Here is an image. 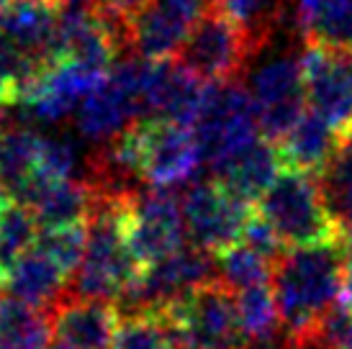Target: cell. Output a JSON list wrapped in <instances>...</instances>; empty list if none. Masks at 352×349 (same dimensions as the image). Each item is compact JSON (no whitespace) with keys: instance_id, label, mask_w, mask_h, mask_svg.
<instances>
[{"instance_id":"cell-25","label":"cell","mask_w":352,"mask_h":349,"mask_svg":"<svg viewBox=\"0 0 352 349\" xmlns=\"http://www.w3.org/2000/svg\"><path fill=\"white\" fill-rule=\"evenodd\" d=\"M234 303H236V321H239L242 339L245 341L278 339L280 316H278L273 288L267 282L234 293Z\"/></svg>"},{"instance_id":"cell-33","label":"cell","mask_w":352,"mask_h":349,"mask_svg":"<svg viewBox=\"0 0 352 349\" xmlns=\"http://www.w3.org/2000/svg\"><path fill=\"white\" fill-rule=\"evenodd\" d=\"M340 303L347 306L352 311V254L347 264H344V278H342V295H340Z\"/></svg>"},{"instance_id":"cell-35","label":"cell","mask_w":352,"mask_h":349,"mask_svg":"<svg viewBox=\"0 0 352 349\" xmlns=\"http://www.w3.org/2000/svg\"><path fill=\"white\" fill-rule=\"evenodd\" d=\"M177 3H186V5H190V8H196V10H206L211 0H177Z\"/></svg>"},{"instance_id":"cell-40","label":"cell","mask_w":352,"mask_h":349,"mask_svg":"<svg viewBox=\"0 0 352 349\" xmlns=\"http://www.w3.org/2000/svg\"><path fill=\"white\" fill-rule=\"evenodd\" d=\"M177 349H201V347H193V344H180Z\"/></svg>"},{"instance_id":"cell-21","label":"cell","mask_w":352,"mask_h":349,"mask_svg":"<svg viewBox=\"0 0 352 349\" xmlns=\"http://www.w3.org/2000/svg\"><path fill=\"white\" fill-rule=\"evenodd\" d=\"M23 205H29L41 229L75 226V223L88 221L90 205H93V190L88 183H78V180L44 183L31 190Z\"/></svg>"},{"instance_id":"cell-19","label":"cell","mask_w":352,"mask_h":349,"mask_svg":"<svg viewBox=\"0 0 352 349\" xmlns=\"http://www.w3.org/2000/svg\"><path fill=\"white\" fill-rule=\"evenodd\" d=\"M44 134L26 124H8L0 136V188L13 203L23 198L36 183Z\"/></svg>"},{"instance_id":"cell-17","label":"cell","mask_w":352,"mask_h":349,"mask_svg":"<svg viewBox=\"0 0 352 349\" xmlns=\"http://www.w3.org/2000/svg\"><path fill=\"white\" fill-rule=\"evenodd\" d=\"M65 282L67 272L34 244L29 252L10 264V270L0 280V288L10 298L50 313L52 306L67 293Z\"/></svg>"},{"instance_id":"cell-10","label":"cell","mask_w":352,"mask_h":349,"mask_svg":"<svg viewBox=\"0 0 352 349\" xmlns=\"http://www.w3.org/2000/svg\"><path fill=\"white\" fill-rule=\"evenodd\" d=\"M186 232L193 247L219 254L242 239L247 223L252 218L250 203L236 198L219 180L193 183L180 195Z\"/></svg>"},{"instance_id":"cell-34","label":"cell","mask_w":352,"mask_h":349,"mask_svg":"<svg viewBox=\"0 0 352 349\" xmlns=\"http://www.w3.org/2000/svg\"><path fill=\"white\" fill-rule=\"evenodd\" d=\"M319 3H322V0H294V5H296V21L301 23V21L306 19V16H309V13H311V10L316 8Z\"/></svg>"},{"instance_id":"cell-1","label":"cell","mask_w":352,"mask_h":349,"mask_svg":"<svg viewBox=\"0 0 352 349\" xmlns=\"http://www.w3.org/2000/svg\"><path fill=\"white\" fill-rule=\"evenodd\" d=\"M350 252L340 239L291 247L273 264V295L288 349L309 347L324 316L340 303Z\"/></svg>"},{"instance_id":"cell-39","label":"cell","mask_w":352,"mask_h":349,"mask_svg":"<svg viewBox=\"0 0 352 349\" xmlns=\"http://www.w3.org/2000/svg\"><path fill=\"white\" fill-rule=\"evenodd\" d=\"M6 126H8V124L3 121V111H0V136H3V131H6Z\"/></svg>"},{"instance_id":"cell-9","label":"cell","mask_w":352,"mask_h":349,"mask_svg":"<svg viewBox=\"0 0 352 349\" xmlns=\"http://www.w3.org/2000/svg\"><path fill=\"white\" fill-rule=\"evenodd\" d=\"M162 313L175 331L177 347L193 344L201 349H236L245 344L236 321L234 293L219 280L167 306Z\"/></svg>"},{"instance_id":"cell-3","label":"cell","mask_w":352,"mask_h":349,"mask_svg":"<svg viewBox=\"0 0 352 349\" xmlns=\"http://www.w3.org/2000/svg\"><path fill=\"white\" fill-rule=\"evenodd\" d=\"M263 49L265 44L252 31L236 23L224 10L208 5L175 59L180 67H186L206 85H224L242 78Z\"/></svg>"},{"instance_id":"cell-11","label":"cell","mask_w":352,"mask_h":349,"mask_svg":"<svg viewBox=\"0 0 352 349\" xmlns=\"http://www.w3.org/2000/svg\"><path fill=\"white\" fill-rule=\"evenodd\" d=\"M126 232L142 267L183 249L188 239L180 195L170 188H142L129 201Z\"/></svg>"},{"instance_id":"cell-15","label":"cell","mask_w":352,"mask_h":349,"mask_svg":"<svg viewBox=\"0 0 352 349\" xmlns=\"http://www.w3.org/2000/svg\"><path fill=\"white\" fill-rule=\"evenodd\" d=\"M103 75L88 72L72 62H57L41 75L31 90L23 95L19 106L29 113V118L41 124H57L67 116L78 113L82 100L93 93Z\"/></svg>"},{"instance_id":"cell-28","label":"cell","mask_w":352,"mask_h":349,"mask_svg":"<svg viewBox=\"0 0 352 349\" xmlns=\"http://www.w3.org/2000/svg\"><path fill=\"white\" fill-rule=\"evenodd\" d=\"M39 232L41 226L29 205L10 201L0 218V280L10 270V264L36 244Z\"/></svg>"},{"instance_id":"cell-16","label":"cell","mask_w":352,"mask_h":349,"mask_svg":"<svg viewBox=\"0 0 352 349\" xmlns=\"http://www.w3.org/2000/svg\"><path fill=\"white\" fill-rule=\"evenodd\" d=\"M52 341L67 349H111L116 334V311L106 301L65 293L50 308Z\"/></svg>"},{"instance_id":"cell-26","label":"cell","mask_w":352,"mask_h":349,"mask_svg":"<svg viewBox=\"0 0 352 349\" xmlns=\"http://www.w3.org/2000/svg\"><path fill=\"white\" fill-rule=\"evenodd\" d=\"M111 349H177V337L162 311L124 313Z\"/></svg>"},{"instance_id":"cell-30","label":"cell","mask_w":352,"mask_h":349,"mask_svg":"<svg viewBox=\"0 0 352 349\" xmlns=\"http://www.w3.org/2000/svg\"><path fill=\"white\" fill-rule=\"evenodd\" d=\"M85 239H88V229L85 223H75V226H54V229H41L36 247L54 260L62 270L72 275L78 270L82 252H85Z\"/></svg>"},{"instance_id":"cell-24","label":"cell","mask_w":352,"mask_h":349,"mask_svg":"<svg viewBox=\"0 0 352 349\" xmlns=\"http://www.w3.org/2000/svg\"><path fill=\"white\" fill-rule=\"evenodd\" d=\"M303 39L309 44L350 52L352 49V0H322L301 21Z\"/></svg>"},{"instance_id":"cell-12","label":"cell","mask_w":352,"mask_h":349,"mask_svg":"<svg viewBox=\"0 0 352 349\" xmlns=\"http://www.w3.org/2000/svg\"><path fill=\"white\" fill-rule=\"evenodd\" d=\"M201 13L177 0H147L126 21V49L144 62L177 57Z\"/></svg>"},{"instance_id":"cell-37","label":"cell","mask_w":352,"mask_h":349,"mask_svg":"<svg viewBox=\"0 0 352 349\" xmlns=\"http://www.w3.org/2000/svg\"><path fill=\"white\" fill-rule=\"evenodd\" d=\"M342 57H344V62H347V69H350V75H352V49L350 52H342Z\"/></svg>"},{"instance_id":"cell-38","label":"cell","mask_w":352,"mask_h":349,"mask_svg":"<svg viewBox=\"0 0 352 349\" xmlns=\"http://www.w3.org/2000/svg\"><path fill=\"white\" fill-rule=\"evenodd\" d=\"M337 349H352V331H350V337H347V339H344Z\"/></svg>"},{"instance_id":"cell-2","label":"cell","mask_w":352,"mask_h":349,"mask_svg":"<svg viewBox=\"0 0 352 349\" xmlns=\"http://www.w3.org/2000/svg\"><path fill=\"white\" fill-rule=\"evenodd\" d=\"M129 201L131 198L93 193V205L85 221V252L78 270L72 272L67 293L111 303L121 301L124 293L139 280L144 267L129 244Z\"/></svg>"},{"instance_id":"cell-22","label":"cell","mask_w":352,"mask_h":349,"mask_svg":"<svg viewBox=\"0 0 352 349\" xmlns=\"http://www.w3.org/2000/svg\"><path fill=\"white\" fill-rule=\"evenodd\" d=\"M337 139H340V131L327 118L309 108L288 131V136L278 144L283 155V165L303 170V172H314L332 155Z\"/></svg>"},{"instance_id":"cell-29","label":"cell","mask_w":352,"mask_h":349,"mask_svg":"<svg viewBox=\"0 0 352 349\" xmlns=\"http://www.w3.org/2000/svg\"><path fill=\"white\" fill-rule=\"evenodd\" d=\"M47 69L34 65L21 52L0 41V108L10 103H21L31 85L44 75Z\"/></svg>"},{"instance_id":"cell-18","label":"cell","mask_w":352,"mask_h":349,"mask_svg":"<svg viewBox=\"0 0 352 349\" xmlns=\"http://www.w3.org/2000/svg\"><path fill=\"white\" fill-rule=\"evenodd\" d=\"M283 155L280 146L270 139H257L242 149L234 159H229L219 172L216 180L226 185L236 198L247 203H257L265 195V190L275 183V177L283 170Z\"/></svg>"},{"instance_id":"cell-14","label":"cell","mask_w":352,"mask_h":349,"mask_svg":"<svg viewBox=\"0 0 352 349\" xmlns=\"http://www.w3.org/2000/svg\"><path fill=\"white\" fill-rule=\"evenodd\" d=\"M208 85L190 75L177 62H149L144 78V118L173 121L180 126L196 124L198 113L206 103Z\"/></svg>"},{"instance_id":"cell-27","label":"cell","mask_w":352,"mask_h":349,"mask_svg":"<svg viewBox=\"0 0 352 349\" xmlns=\"http://www.w3.org/2000/svg\"><path fill=\"white\" fill-rule=\"evenodd\" d=\"M216 278L232 293L247 291L273 278V262L245 242H236L216 254Z\"/></svg>"},{"instance_id":"cell-23","label":"cell","mask_w":352,"mask_h":349,"mask_svg":"<svg viewBox=\"0 0 352 349\" xmlns=\"http://www.w3.org/2000/svg\"><path fill=\"white\" fill-rule=\"evenodd\" d=\"M50 339L47 311L0 295V349H44Z\"/></svg>"},{"instance_id":"cell-20","label":"cell","mask_w":352,"mask_h":349,"mask_svg":"<svg viewBox=\"0 0 352 349\" xmlns=\"http://www.w3.org/2000/svg\"><path fill=\"white\" fill-rule=\"evenodd\" d=\"M316 185L337 236L352 234V126L340 131L332 155L319 167Z\"/></svg>"},{"instance_id":"cell-31","label":"cell","mask_w":352,"mask_h":349,"mask_svg":"<svg viewBox=\"0 0 352 349\" xmlns=\"http://www.w3.org/2000/svg\"><path fill=\"white\" fill-rule=\"evenodd\" d=\"M208 5L224 10L226 16H232L236 23H242L263 41L265 47L270 44L275 34H278V10H270L265 0H211Z\"/></svg>"},{"instance_id":"cell-36","label":"cell","mask_w":352,"mask_h":349,"mask_svg":"<svg viewBox=\"0 0 352 349\" xmlns=\"http://www.w3.org/2000/svg\"><path fill=\"white\" fill-rule=\"evenodd\" d=\"M8 203H10V198H8V193L0 188V218H3V214H6V208H8Z\"/></svg>"},{"instance_id":"cell-32","label":"cell","mask_w":352,"mask_h":349,"mask_svg":"<svg viewBox=\"0 0 352 349\" xmlns=\"http://www.w3.org/2000/svg\"><path fill=\"white\" fill-rule=\"evenodd\" d=\"M144 3L147 0H93V8L103 19L116 21V23H126L139 8H144Z\"/></svg>"},{"instance_id":"cell-5","label":"cell","mask_w":352,"mask_h":349,"mask_svg":"<svg viewBox=\"0 0 352 349\" xmlns=\"http://www.w3.org/2000/svg\"><path fill=\"white\" fill-rule=\"evenodd\" d=\"M193 134L198 139L204 162H208L214 172L257 142L260 121L247 85H208L206 103L193 124Z\"/></svg>"},{"instance_id":"cell-6","label":"cell","mask_w":352,"mask_h":349,"mask_svg":"<svg viewBox=\"0 0 352 349\" xmlns=\"http://www.w3.org/2000/svg\"><path fill=\"white\" fill-rule=\"evenodd\" d=\"M147 65L149 62L134 57L116 62L108 69L75 113L80 134L96 144H108L144 118L142 100Z\"/></svg>"},{"instance_id":"cell-4","label":"cell","mask_w":352,"mask_h":349,"mask_svg":"<svg viewBox=\"0 0 352 349\" xmlns=\"http://www.w3.org/2000/svg\"><path fill=\"white\" fill-rule=\"evenodd\" d=\"M257 216L278 234V239L288 249L337 239V232L324 208L319 185L311 172H303L296 167L280 170L275 183L257 201Z\"/></svg>"},{"instance_id":"cell-13","label":"cell","mask_w":352,"mask_h":349,"mask_svg":"<svg viewBox=\"0 0 352 349\" xmlns=\"http://www.w3.org/2000/svg\"><path fill=\"white\" fill-rule=\"evenodd\" d=\"M306 103L337 131L352 126V75L342 52L309 44L303 47Z\"/></svg>"},{"instance_id":"cell-7","label":"cell","mask_w":352,"mask_h":349,"mask_svg":"<svg viewBox=\"0 0 352 349\" xmlns=\"http://www.w3.org/2000/svg\"><path fill=\"white\" fill-rule=\"evenodd\" d=\"M303 52H273L250 72L247 90L252 95L260 134L270 142H283L296 121L306 113Z\"/></svg>"},{"instance_id":"cell-8","label":"cell","mask_w":352,"mask_h":349,"mask_svg":"<svg viewBox=\"0 0 352 349\" xmlns=\"http://www.w3.org/2000/svg\"><path fill=\"white\" fill-rule=\"evenodd\" d=\"M216 278V254L198 249V247H183L177 252L167 254L162 260L147 264L139 280L124 293L121 306L126 313L137 311H165L167 306L183 301L198 288Z\"/></svg>"}]
</instances>
